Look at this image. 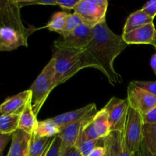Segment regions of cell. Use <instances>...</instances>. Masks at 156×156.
Returning <instances> with one entry per match:
<instances>
[{"mask_svg":"<svg viewBox=\"0 0 156 156\" xmlns=\"http://www.w3.org/2000/svg\"><path fill=\"white\" fill-rule=\"evenodd\" d=\"M55 87L61 85L85 68H91L83 50L53 47Z\"/></svg>","mask_w":156,"mask_h":156,"instance_id":"3","label":"cell"},{"mask_svg":"<svg viewBox=\"0 0 156 156\" xmlns=\"http://www.w3.org/2000/svg\"><path fill=\"white\" fill-rule=\"evenodd\" d=\"M18 2L20 8L24 6L34 5L56 6V0H18Z\"/></svg>","mask_w":156,"mask_h":156,"instance_id":"28","label":"cell"},{"mask_svg":"<svg viewBox=\"0 0 156 156\" xmlns=\"http://www.w3.org/2000/svg\"><path fill=\"white\" fill-rule=\"evenodd\" d=\"M104 142H105V141H104ZM104 146H105V149H106V152H105V156H111V152H110V149H108V146H107L105 144V143H104Z\"/></svg>","mask_w":156,"mask_h":156,"instance_id":"37","label":"cell"},{"mask_svg":"<svg viewBox=\"0 0 156 156\" xmlns=\"http://www.w3.org/2000/svg\"><path fill=\"white\" fill-rule=\"evenodd\" d=\"M155 46H156V34H155Z\"/></svg>","mask_w":156,"mask_h":156,"instance_id":"38","label":"cell"},{"mask_svg":"<svg viewBox=\"0 0 156 156\" xmlns=\"http://www.w3.org/2000/svg\"><path fill=\"white\" fill-rule=\"evenodd\" d=\"M133 85L150 94L156 96V81L149 82V81H133Z\"/></svg>","mask_w":156,"mask_h":156,"instance_id":"27","label":"cell"},{"mask_svg":"<svg viewBox=\"0 0 156 156\" xmlns=\"http://www.w3.org/2000/svg\"><path fill=\"white\" fill-rule=\"evenodd\" d=\"M143 120L144 124H152L156 123V107L152 108L147 113L143 115Z\"/></svg>","mask_w":156,"mask_h":156,"instance_id":"31","label":"cell"},{"mask_svg":"<svg viewBox=\"0 0 156 156\" xmlns=\"http://www.w3.org/2000/svg\"><path fill=\"white\" fill-rule=\"evenodd\" d=\"M93 38V27L85 24L75 29L73 31L60 37L53 42V47L71 49L75 50H84Z\"/></svg>","mask_w":156,"mask_h":156,"instance_id":"7","label":"cell"},{"mask_svg":"<svg viewBox=\"0 0 156 156\" xmlns=\"http://www.w3.org/2000/svg\"><path fill=\"white\" fill-rule=\"evenodd\" d=\"M127 46L122 35L114 33L105 21L93 27L92 40L83 51L91 68L101 72L110 83L115 86L122 83L123 79L114 69V62Z\"/></svg>","mask_w":156,"mask_h":156,"instance_id":"1","label":"cell"},{"mask_svg":"<svg viewBox=\"0 0 156 156\" xmlns=\"http://www.w3.org/2000/svg\"><path fill=\"white\" fill-rule=\"evenodd\" d=\"M104 141H105V139H98V140H88L84 136L82 132L81 131L75 146L79 149L82 156H88L91 151L95 149L96 147L104 146Z\"/></svg>","mask_w":156,"mask_h":156,"instance_id":"21","label":"cell"},{"mask_svg":"<svg viewBox=\"0 0 156 156\" xmlns=\"http://www.w3.org/2000/svg\"><path fill=\"white\" fill-rule=\"evenodd\" d=\"M103 108L108 113L111 132L123 133L129 108V104L126 98H111Z\"/></svg>","mask_w":156,"mask_h":156,"instance_id":"8","label":"cell"},{"mask_svg":"<svg viewBox=\"0 0 156 156\" xmlns=\"http://www.w3.org/2000/svg\"><path fill=\"white\" fill-rule=\"evenodd\" d=\"M53 138H43L32 134L27 156H42L50 146Z\"/></svg>","mask_w":156,"mask_h":156,"instance_id":"22","label":"cell"},{"mask_svg":"<svg viewBox=\"0 0 156 156\" xmlns=\"http://www.w3.org/2000/svg\"><path fill=\"white\" fill-rule=\"evenodd\" d=\"M143 136L148 148L156 154V123L143 125Z\"/></svg>","mask_w":156,"mask_h":156,"instance_id":"24","label":"cell"},{"mask_svg":"<svg viewBox=\"0 0 156 156\" xmlns=\"http://www.w3.org/2000/svg\"><path fill=\"white\" fill-rule=\"evenodd\" d=\"M129 106L139 111L142 115L156 107V96L130 82L127 87V97Z\"/></svg>","mask_w":156,"mask_h":156,"instance_id":"9","label":"cell"},{"mask_svg":"<svg viewBox=\"0 0 156 156\" xmlns=\"http://www.w3.org/2000/svg\"><path fill=\"white\" fill-rule=\"evenodd\" d=\"M155 34L156 29L155 24L154 22H152L127 34H123L122 37L128 45L150 44L155 47Z\"/></svg>","mask_w":156,"mask_h":156,"instance_id":"11","label":"cell"},{"mask_svg":"<svg viewBox=\"0 0 156 156\" xmlns=\"http://www.w3.org/2000/svg\"><path fill=\"white\" fill-rule=\"evenodd\" d=\"M79 0H56V6H59L62 9L74 10L76 5L79 3Z\"/></svg>","mask_w":156,"mask_h":156,"instance_id":"30","label":"cell"},{"mask_svg":"<svg viewBox=\"0 0 156 156\" xmlns=\"http://www.w3.org/2000/svg\"><path fill=\"white\" fill-rule=\"evenodd\" d=\"M30 99L31 91L29 89L9 97L0 105V114H21Z\"/></svg>","mask_w":156,"mask_h":156,"instance_id":"13","label":"cell"},{"mask_svg":"<svg viewBox=\"0 0 156 156\" xmlns=\"http://www.w3.org/2000/svg\"><path fill=\"white\" fill-rule=\"evenodd\" d=\"M155 53H154V54L152 56V57H151L150 65L156 76V46L155 47Z\"/></svg>","mask_w":156,"mask_h":156,"instance_id":"35","label":"cell"},{"mask_svg":"<svg viewBox=\"0 0 156 156\" xmlns=\"http://www.w3.org/2000/svg\"><path fill=\"white\" fill-rule=\"evenodd\" d=\"M154 19L148 16L141 9L136 11L131 14L126 19L123 27V34H127L134 30L140 28L146 24L153 22Z\"/></svg>","mask_w":156,"mask_h":156,"instance_id":"17","label":"cell"},{"mask_svg":"<svg viewBox=\"0 0 156 156\" xmlns=\"http://www.w3.org/2000/svg\"><path fill=\"white\" fill-rule=\"evenodd\" d=\"M97 113H93L87 116L82 120L76 121L66 126L59 133V136L61 139V147L59 156H66L70 149L74 147L77 142L82 127L89 119L94 117Z\"/></svg>","mask_w":156,"mask_h":156,"instance_id":"10","label":"cell"},{"mask_svg":"<svg viewBox=\"0 0 156 156\" xmlns=\"http://www.w3.org/2000/svg\"><path fill=\"white\" fill-rule=\"evenodd\" d=\"M20 9L18 0H0V51L27 47L28 37L37 30L24 25Z\"/></svg>","mask_w":156,"mask_h":156,"instance_id":"2","label":"cell"},{"mask_svg":"<svg viewBox=\"0 0 156 156\" xmlns=\"http://www.w3.org/2000/svg\"><path fill=\"white\" fill-rule=\"evenodd\" d=\"M21 114H0V133L12 135L18 129Z\"/></svg>","mask_w":156,"mask_h":156,"instance_id":"20","label":"cell"},{"mask_svg":"<svg viewBox=\"0 0 156 156\" xmlns=\"http://www.w3.org/2000/svg\"><path fill=\"white\" fill-rule=\"evenodd\" d=\"M59 133L60 129L57 125L52 120L51 118H49L38 121L37 126L33 134L43 138H53L59 135Z\"/></svg>","mask_w":156,"mask_h":156,"instance_id":"19","label":"cell"},{"mask_svg":"<svg viewBox=\"0 0 156 156\" xmlns=\"http://www.w3.org/2000/svg\"><path fill=\"white\" fill-rule=\"evenodd\" d=\"M97 112V108H96L95 104L91 103L86 105V106L75 110V111L59 114L56 117H52L51 119L57 125L61 131L68 125L82 120L91 114Z\"/></svg>","mask_w":156,"mask_h":156,"instance_id":"12","label":"cell"},{"mask_svg":"<svg viewBox=\"0 0 156 156\" xmlns=\"http://www.w3.org/2000/svg\"><path fill=\"white\" fill-rule=\"evenodd\" d=\"M37 124L38 120H37V116L33 111L30 99L20 116L18 129L32 135L34 133Z\"/></svg>","mask_w":156,"mask_h":156,"instance_id":"16","label":"cell"},{"mask_svg":"<svg viewBox=\"0 0 156 156\" xmlns=\"http://www.w3.org/2000/svg\"><path fill=\"white\" fill-rule=\"evenodd\" d=\"M66 156H82V155H81L79 149H78L76 146H74V147H73L71 149H70L69 152L66 154Z\"/></svg>","mask_w":156,"mask_h":156,"instance_id":"36","label":"cell"},{"mask_svg":"<svg viewBox=\"0 0 156 156\" xmlns=\"http://www.w3.org/2000/svg\"><path fill=\"white\" fill-rule=\"evenodd\" d=\"M93 126L100 139H105L111 133L108 113L104 108L98 111L92 120Z\"/></svg>","mask_w":156,"mask_h":156,"instance_id":"18","label":"cell"},{"mask_svg":"<svg viewBox=\"0 0 156 156\" xmlns=\"http://www.w3.org/2000/svg\"><path fill=\"white\" fill-rule=\"evenodd\" d=\"M69 13L65 12H59L55 13L52 16L47 25L44 27L48 28L50 31H54L59 34V35L63 32L65 29L66 18L68 17Z\"/></svg>","mask_w":156,"mask_h":156,"instance_id":"23","label":"cell"},{"mask_svg":"<svg viewBox=\"0 0 156 156\" xmlns=\"http://www.w3.org/2000/svg\"><path fill=\"white\" fill-rule=\"evenodd\" d=\"M12 135H5L0 133V156H3V152L9 140H12Z\"/></svg>","mask_w":156,"mask_h":156,"instance_id":"33","label":"cell"},{"mask_svg":"<svg viewBox=\"0 0 156 156\" xmlns=\"http://www.w3.org/2000/svg\"><path fill=\"white\" fill-rule=\"evenodd\" d=\"M136 156H156V154L153 153L150 149L148 148L147 145L145 143L144 140L142 142L140 146V149L135 153Z\"/></svg>","mask_w":156,"mask_h":156,"instance_id":"32","label":"cell"},{"mask_svg":"<svg viewBox=\"0 0 156 156\" xmlns=\"http://www.w3.org/2000/svg\"><path fill=\"white\" fill-rule=\"evenodd\" d=\"M141 10L144 13H146L148 16L154 19L156 16V0H152V1L147 2L143 6Z\"/></svg>","mask_w":156,"mask_h":156,"instance_id":"29","label":"cell"},{"mask_svg":"<svg viewBox=\"0 0 156 156\" xmlns=\"http://www.w3.org/2000/svg\"><path fill=\"white\" fill-rule=\"evenodd\" d=\"M32 135L18 129L13 134L7 156H27Z\"/></svg>","mask_w":156,"mask_h":156,"instance_id":"14","label":"cell"},{"mask_svg":"<svg viewBox=\"0 0 156 156\" xmlns=\"http://www.w3.org/2000/svg\"><path fill=\"white\" fill-rule=\"evenodd\" d=\"M105 152H106V149L105 146H100L93 149L88 156H105Z\"/></svg>","mask_w":156,"mask_h":156,"instance_id":"34","label":"cell"},{"mask_svg":"<svg viewBox=\"0 0 156 156\" xmlns=\"http://www.w3.org/2000/svg\"><path fill=\"white\" fill-rule=\"evenodd\" d=\"M61 142L62 141L59 136H56L55 137H53L44 156H59Z\"/></svg>","mask_w":156,"mask_h":156,"instance_id":"26","label":"cell"},{"mask_svg":"<svg viewBox=\"0 0 156 156\" xmlns=\"http://www.w3.org/2000/svg\"><path fill=\"white\" fill-rule=\"evenodd\" d=\"M111 152V156H136L126 148L123 137V133L111 132L104 142Z\"/></svg>","mask_w":156,"mask_h":156,"instance_id":"15","label":"cell"},{"mask_svg":"<svg viewBox=\"0 0 156 156\" xmlns=\"http://www.w3.org/2000/svg\"><path fill=\"white\" fill-rule=\"evenodd\" d=\"M108 0H79L74 12L82 18L83 24L94 27L106 21Z\"/></svg>","mask_w":156,"mask_h":156,"instance_id":"5","label":"cell"},{"mask_svg":"<svg viewBox=\"0 0 156 156\" xmlns=\"http://www.w3.org/2000/svg\"><path fill=\"white\" fill-rule=\"evenodd\" d=\"M82 24H83V21H82V18H80L79 15H77L75 12L71 14L69 13L68 17L66 18L65 29H64L63 32L60 34V36L61 35L67 34L73 31L75 29L77 28L79 26H80Z\"/></svg>","mask_w":156,"mask_h":156,"instance_id":"25","label":"cell"},{"mask_svg":"<svg viewBox=\"0 0 156 156\" xmlns=\"http://www.w3.org/2000/svg\"><path fill=\"white\" fill-rule=\"evenodd\" d=\"M55 88L54 60L51 59L29 88L31 91L32 108L36 116Z\"/></svg>","mask_w":156,"mask_h":156,"instance_id":"4","label":"cell"},{"mask_svg":"<svg viewBox=\"0 0 156 156\" xmlns=\"http://www.w3.org/2000/svg\"><path fill=\"white\" fill-rule=\"evenodd\" d=\"M143 115L129 106L126 125L123 131V137L126 148L131 153L135 154L140 149L143 136Z\"/></svg>","mask_w":156,"mask_h":156,"instance_id":"6","label":"cell"}]
</instances>
